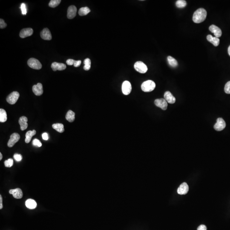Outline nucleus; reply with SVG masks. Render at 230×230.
<instances>
[{"mask_svg": "<svg viewBox=\"0 0 230 230\" xmlns=\"http://www.w3.org/2000/svg\"><path fill=\"white\" fill-rule=\"evenodd\" d=\"M207 13L203 8L198 9L194 13L193 16V21L195 23L203 22L206 19Z\"/></svg>", "mask_w": 230, "mask_h": 230, "instance_id": "f257e3e1", "label": "nucleus"}, {"mask_svg": "<svg viewBox=\"0 0 230 230\" xmlns=\"http://www.w3.org/2000/svg\"><path fill=\"white\" fill-rule=\"evenodd\" d=\"M156 84L152 80H148L143 82L141 85V89L145 92H150L154 90Z\"/></svg>", "mask_w": 230, "mask_h": 230, "instance_id": "f03ea898", "label": "nucleus"}, {"mask_svg": "<svg viewBox=\"0 0 230 230\" xmlns=\"http://www.w3.org/2000/svg\"><path fill=\"white\" fill-rule=\"evenodd\" d=\"M19 97L20 94L17 91H14L7 97L6 100L7 102L10 105H14L16 103L17 101L19 99Z\"/></svg>", "mask_w": 230, "mask_h": 230, "instance_id": "7ed1b4c3", "label": "nucleus"}, {"mask_svg": "<svg viewBox=\"0 0 230 230\" xmlns=\"http://www.w3.org/2000/svg\"><path fill=\"white\" fill-rule=\"evenodd\" d=\"M27 64L30 67L35 70H40L42 68V64L38 59L31 58L29 59Z\"/></svg>", "mask_w": 230, "mask_h": 230, "instance_id": "20e7f679", "label": "nucleus"}, {"mask_svg": "<svg viewBox=\"0 0 230 230\" xmlns=\"http://www.w3.org/2000/svg\"><path fill=\"white\" fill-rule=\"evenodd\" d=\"M135 69L138 72L141 73H145L147 72V66L144 63L141 62H137L134 65Z\"/></svg>", "mask_w": 230, "mask_h": 230, "instance_id": "39448f33", "label": "nucleus"}, {"mask_svg": "<svg viewBox=\"0 0 230 230\" xmlns=\"http://www.w3.org/2000/svg\"><path fill=\"white\" fill-rule=\"evenodd\" d=\"M226 127V123L223 119L222 118H219L217 119V122L214 125V128L216 131H223Z\"/></svg>", "mask_w": 230, "mask_h": 230, "instance_id": "423d86ee", "label": "nucleus"}, {"mask_svg": "<svg viewBox=\"0 0 230 230\" xmlns=\"http://www.w3.org/2000/svg\"><path fill=\"white\" fill-rule=\"evenodd\" d=\"M20 139V136L19 134L17 133H14L10 136V139L7 143V146L9 147L12 148L15 145Z\"/></svg>", "mask_w": 230, "mask_h": 230, "instance_id": "0eeeda50", "label": "nucleus"}, {"mask_svg": "<svg viewBox=\"0 0 230 230\" xmlns=\"http://www.w3.org/2000/svg\"><path fill=\"white\" fill-rule=\"evenodd\" d=\"M122 91L125 95H128L132 91V86L131 83L127 81H125L122 85Z\"/></svg>", "mask_w": 230, "mask_h": 230, "instance_id": "6e6552de", "label": "nucleus"}, {"mask_svg": "<svg viewBox=\"0 0 230 230\" xmlns=\"http://www.w3.org/2000/svg\"><path fill=\"white\" fill-rule=\"evenodd\" d=\"M155 104L156 106L161 108L162 110H166L168 107V103L164 99H156L155 100Z\"/></svg>", "mask_w": 230, "mask_h": 230, "instance_id": "1a4fd4ad", "label": "nucleus"}, {"mask_svg": "<svg viewBox=\"0 0 230 230\" xmlns=\"http://www.w3.org/2000/svg\"><path fill=\"white\" fill-rule=\"evenodd\" d=\"M33 92L36 96H41L43 93V86L41 83H38L36 85H34L32 88Z\"/></svg>", "mask_w": 230, "mask_h": 230, "instance_id": "9d476101", "label": "nucleus"}, {"mask_svg": "<svg viewBox=\"0 0 230 230\" xmlns=\"http://www.w3.org/2000/svg\"><path fill=\"white\" fill-rule=\"evenodd\" d=\"M77 8L74 5H72L67 9V17L69 19H72L76 15Z\"/></svg>", "mask_w": 230, "mask_h": 230, "instance_id": "9b49d317", "label": "nucleus"}, {"mask_svg": "<svg viewBox=\"0 0 230 230\" xmlns=\"http://www.w3.org/2000/svg\"><path fill=\"white\" fill-rule=\"evenodd\" d=\"M189 187L186 182H183L180 185L177 190V193L179 194L185 195L188 192Z\"/></svg>", "mask_w": 230, "mask_h": 230, "instance_id": "f8f14e48", "label": "nucleus"}, {"mask_svg": "<svg viewBox=\"0 0 230 230\" xmlns=\"http://www.w3.org/2000/svg\"><path fill=\"white\" fill-rule=\"evenodd\" d=\"M33 33V29L31 28H24L21 30L19 36H20V37L23 38L32 36Z\"/></svg>", "mask_w": 230, "mask_h": 230, "instance_id": "ddd939ff", "label": "nucleus"}, {"mask_svg": "<svg viewBox=\"0 0 230 230\" xmlns=\"http://www.w3.org/2000/svg\"><path fill=\"white\" fill-rule=\"evenodd\" d=\"M210 31L214 33V36L217 38L220 37L222 36V32L221 30L216 25H212L209 28Z\"/></svg>", "mask_w": 230, "mask_h": 230, "instance_id": "4468645a", "label": "nucleus"}, {"mask_svg": "<svg viewBox=\"0 0 230 230\" xmlns=\"http://www.w3.org/2000/svg\"><path fill=\"white\" fill-rule=\"evenodd\" d=\"M9 194H12L13 197L17 199H20L23 197V192L21 189L17 188L10 190Z\"/></svg>", "mask_w": 230, "mask_h": 230, "instance_id": "2eb2a0df", "label": "nucleus"}, {"mask_svg": "<svg viewBox=\"0 0 230 230\" xmlns=\"http://www.w3.org/2000/svg\"><path fill=\"white\" fill-rule=\"evenodd\" d=\"M41 38L44 40L50 41L52 39V35L49 30L48 28H44L40 33Z\"/></svg>", "mask_w": 230, "mask_h": 230, "instance_id": "dca6fc26", "label": "nucleus"}, {"mask_svg": "<svg viewBox=\"0 0 230 230\" xmlns=\"http://www.w3.org/2000/svg\"><path fill=\"white\" fill-rule=\"evenodd\" d=\"M51 68L54 71L56 70H63L66 69V65L63 63H59L55 62L52 64Z\"/></svg>", "mask_w": 230, "mask_h": 230, "instance_id": "f3484780", "label": "nucleus"}, {"mask_svg": "<svg viewBox=\"0 0 230 230\" xmlns=\"http://www.w3.org/2000/svg\"><path fill=\"white\" fill-rule=\"evenodd\" d=\"M27 118L25 116H22L19 119L18 122L20 125V128L21 131L26 130L28 127Z\"/></svg>", "mask_w": 230, "mask_h": 230, "instance_id": "a211bd4d", "label": "nucleus"}, {"mask_svg": "<svg viewBox=\"0 0 230 230\" xmlns=\"http://www.w3.org/2000/svg\"><path fill=\"white\" fill-rule=\"evenodd\" d=\"M164 99L167 102L171 104H174L176 101V99L170 91H166L164 93Z\"/></svg>", "mask_w": 230, "mask_h": 230, "instance_id": "6ab92c4d", "label": "nucleus"}, {"mask_svg": "<svg viewBox=\"0 0 230 230\" xmlns=\"http://www.w3.org/2000/svg\"><path fill=\"white\" fill-rule=\"evenodd\" d=\"M207 39L209 42L212 43L215 47H217L219 45L220 40L218 38L213 37L211 35H209L207 36Z\"/></svg>", "mask_w": 230, "mask_h": 230, "instance_id": "aec40b11", "label": "nucleus"}, {"mask_svg": "<svg viewBox=\"0 0 230 230\" xmlns=\"http://www.w3.org/2000/svg\"><path fill=\"white\" fill-rule=\"evenodd\" d=\"M25 205L28 209H35L37 206V203L33 199H28L25 202Z\"/></svg>", "mask_w": 230, "mask_h": 230, "instance_id": "412c9836", "label": "nucleus"}, {"mask_svg": "<svg viewBox=\"0 0 230 230\" xmlns=\"http://www.w3.org/2000/svg\"><path fill=\"white\" fill-rule=\"evenodd\" d=\"M36 131L34 130L33 131H30L27 132L26 135H25V136H26V139L25 140V142L26 143H29L31 141L32 137L36 135Z\"/></svg>", "mask_w": 230, "mask_h": 230, "instance_id": "4be33fe9", "label": "nucleus"}, {"mask_svg": "<svg viewBox=\"0 0 230 230\" xmlns=\"http://www.w3.org/2000/svg\"><path fill=\"white\" fill-rule=\"evenodd\" d=\"M75 113L72 111L70 110L67 112L66 115V120L69 122H72L75 120Z\"/></svg>", "mask_w": 230, "mask_h": 230, "instance_id": "5701e85b", "label": "nucleus"}, {"mask_svg": "<svg viewBox=\"0 0 230 230\" xmlns=\"http://www.w3.org/2000/svg\"><path fill=\"white\" fill-rule=\"evenodd\" d=\"M52 128L59 133H62L64 132V126L61 123H56L52 125Z\"/></svg>", "mask_w": 230, "mask_h": 230, "instance_id": "b1692460", "label": "nucleus"}, {"mask_svg": "<svg viewBox=\"0 0 230 230\" xmlns=\"http://www.w3.org/2000/svg\"><path fill=\"white\" fill-rule=\"evenodd\" d=\"M167 59H168L169 64L172 67H175L178 66V62L174 58L170 56H169L168 57Z\"/></svg>", "mask_w": 230, "mask_h": 230, "instance_id": "393cba45", "label": "nucleus"}, {"mask_svg": "<svg viewBox=\"0 0 230 230\" xmlns=\"http://www.w3.org/2000/svg\"><path fill=\"white\" fill-rule=\"evenodd\" d=\"M7 114L6 111L3 109H0V121L5 122L7 120Z\"/></svg>", "mask_w": 230, "mask_h": 230, "instance_id": "a878e982", "label": "nucleus"}, {"mask_svg": "<svg viewBox=\"0 0 230 230\" xmlns=\"http://www.w3.org/2000/svg\"><path fill=\"white\" fill-rule=\"evenodd\" d=\"M90 12H91V10L89 8L87 7H82L79 9L78 11V14L80 16H84L88 14Z\"/></svg>", "mask_w": 230, "mask_h": 230, "instance_id": "bb28decb", "label": "nucleus"}, {"mask_svg": "<svg viewBox=\"0 0 230 230\" xmlns=\"http://www.w3.org/2000/svg\"><path fill=\"white\" fill-rule=\"evenodd\" d=\"M84 69L85 70H89L91 68V61L89 58H86L84 61Z\"/></svg>", "mask_w": 230, "mask_h": 230, "instance_id": "cd10ccee", "label": "nucleus"}, {"mask_svg": "<svg viewBox=\"0 0 230 230\" xmlns=\"http://www.w3.org/2000/svg\"><path fill=\"white\" fill-rule=\"evenodd\" d=\"M176 5L179 8H182L187 5V2L184 0H178L176 3Z\"/></svg>", "mask_w": 230, "mask_h": 230, "instance_id": "c85d7f7f", "label": "nucleus"}, {"mask_svg": "<svg viewBox=\"0 0 230 230\" xmlns=\"http://www.w3.org/2000/svg\"><path fill=\"white\" fill-rule=\"evenodd\" d=\"M61 0H51L49 3V6L52 8L56 7L61 3Z\"/></svg>", "mask_w": 230, "mask_h": 230, "instance_id": "c756f323", "label": "nucleus"}, {"mask_svg": "<svg viewBox=\"0 0 230 230\" xmlns=\"http://www.w3.org/2000/svg\"><path fill=\"white\" fill-rule=\"evenodd\" d=\"M13 164V160L12 159H9L4 162V165L5 167L10 168Z\"/></svg>", "mask_w": 230, "mask_h": 230, "instance_id": "7c9ffc66", "label": "nucleus"}, {"mask_svg": "<svg viewBox=\"0 0 230 230\" xmlns=\"http://www.w3.org/2000/svg\"><path fill=\"white\" fill-rule=\"evenodd\" d=\"M225 92L227 94H230V81L225 84L224 88Z\"/></svg>", "mask_w": 230, "mask_h": 230, "instance_id": "2f4dec72", "label": "nucleus"}, {"mask_svg": "<svg viewBox=\"0 0 230 230\" xmlns=\"http://www.w3.org/2000/svg\"><path fill=\"white\" fill-rule=\"evenodd\" d=\"M21 9L22 14L23 15H26L27 14V9H26V5L25 3H22L21 5Z\"/></svg>", "mask_w": 230, "mask_h": 230, "instance_id": "473e14b6", "label": "nucleus"}, {"mask_svg": "<svg viewBox=\"0 0 230 230\" xmlns=\"http://www.w3.org/2000/svg\"><path fill=\"white\" fill-rule=\"evenodd\" d=\"M33 146L41 147L42 146V144L41 141L37 139H34L33 140Z\"/></svg>", "mask_w": 230, "mask_h": 230, "instance_id": "72a5a7b5", "label": "nucleus"}, {"mask_svg": "<svg viewBox=\"0 0 230 230\" xmlns=\"http://www.w3.org/2000/svg\"><path fill=\"white\" fill-rule=\"evenodd\" d=\"M14 158L17 162H20L21 161L22 159V156L21 154H15L14 155Z\"/></svg>", "mask_w": 230, "mask_h": 230, "instance_id": "f704fd0d", "label": "nucleus"}, {"mask_svg": "<svg viewBox=\"0 0 230 230\" xmlns=\"http://www.w3.org/2000/svg\"><path fill=\"white\" fill-rule=\"evenodd\" d=\"M7 26V23L5 22L3 19H0V28L3 29L6 27Z\"/></svg>", "mask_w": 230, "mask_h": 230, "instance_id": "c9c22d12", "label": "nucleus"}, {"mask_svg": "<svg viewBox=\"0 0 230 230\" xmlns=\"http://www.w3.org/2000/svg\"><path fill=\"white\" fill-rule=\"evenodd\" d=\"M75 62V60L73 59H69L66 60V63L68 65H74Z\"/></svg>", "mask_w": 230, "mask_h": 230, "instance_id": "e433bc0d", "label": "nucleus"}, {"mask_svg": "<svg viewBox=\"0 0 230 230\" xmlns=\"http://www.w3.org/2000/svg\"><path fill=\"white\" fill-rule=\"evenodd\" d=\"M197 230H207V227L204 225H201L198 227Z\"/></svg>", "mask_w": 230, "mask_h": 230, "instance_id": "4c0bfd02", "label": "nucleus"}, {"mask_svg": "<svg viewBox=\"0 0 230 230\" xmlns=\"http://www.w3.org/2000/svg\"><path fill=\"white\" fill-rule=\"evenodd\" d=\"M81 63H82V62L80 60H78V61H75V63L74 64V66L75 67H78V66H80V65H81Z\"/></svg>", "mask_w": 230, "mask_h": 230, "instance_id": "58836bf2", "label": "nucleus"}, {"mask_svg": "<svg viewBox=\"0 0 230 230\" xmlns=\"http://www.w3.org/2000/svg\"><path fill=\"white\" fill-rule=\"evenodd\" d=\"M42 136L43 139L44 140H48V134L47 133H43Z\"/></svg>", "mask_w": 230, "mask_h": 230, "instance_id": "ea45409f", "label": "nucleus"}, {"mask_svg": "<svg viewBox=\"0 0 230 230\" xmlns=\"http://www.w3.org/2000/svg\"><path fill=\"white\" fill-rule=\"evenodd\" d=\"M3 207V203H2V197L1 195H0V209H2Z\"/></svg>", "mask_w": 230, "mask_h": 230, "instance_id": "a19ab883", "label": "nucleus"}, {"mask_svg": "<svg viewBox=\"0 0 230 230\" xmlns=\"http://www.w3.org/2000/svg\"><path fill=\"white\" fill-rule=\"evenodd\" d=\"M2 158H3L2 154L1 153H0V160H1L2 159Z\"/></svg>", "mask_w": 230, "mask_h": 230, "instance_id": "79ce46f5", "label": "nucleus"}, {"mask_svg": "<svg viewBox=\"0 0 230 230\" xmlns=\"http://www.w3.org/2000/svg\"><path fill=\"white\" fill-rule=\"evenodd\" d=\"M228 52H229V55L230 56V45L229 47V48H228Z\"/></svg>", "mask_w": 230, "mask_h": 230, "instance_id": "37998d69", "label": "nucleus"}]
</instances>
